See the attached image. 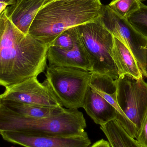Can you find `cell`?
Masks as SVG:
<instances>
[{
    "instance_id": "obj_1",
    "label": "cell",
    "mask_w": 147,
    "mask_h": 147,
    "mask_svg": "<svg viewBox=\"0 0 147 147\" xmlns=\"http://www.w3.org/2000/svg\"><path fill=\"white\" fill-rule=\"evenodd\" d=\"M1 21L0 86L6 88L44 72L49 47L21 32L5 10Z\"/></svg>"
},
{
    "instance_id": "obj_2",
    "label": "cell",
    "mask_w": 147,
    "mask_h": 147,
    "mask_svg": "<svg viewBox=\"0 0 147 147\" xmlns=\"http://www.w3.org/2000/svg\"><path fill=\"white\" fill-rule=\"evenodd\" d=\"M102 6L100 0L52 1L39 10L28 34L49 47L65 30L98 20Z\"/></svg>"
},
{
    "instance_id": "obj_3",
    "label": "cell",
    "mask_w": 147,
    "mask_h": 147,
    "mask_svg": "<svg viewBox=\"0 0 147 147\" xmlns=\"http://www.w3.org/2000/svg\"><path fill=\"white\" fill-rule=\"evenodd\" d=\"M86 121L82 112L64 109L48 117L34 118L23 115L0 104V134L17 131L46 136L76 137L87 135Z\"/></svg>"
},
{
    "instance_id": "obj_4",
    "label": "cell",
    "mask_w": 147,
    "mask_h": 147,
    "mask_svg": "<svg viewBox=\"0 0 147 147\" xmlns=\"http://www.w3.org/2000/svg\"><path fill=\"white\" fill-rule=\"evenodd\" d=\"M80 41L92 65V72L116 80L118 71L112 55L114 36L98 21L77 26Z\"/></svg>"
},
{
    "instance_id": "obj_5",
    "label": "cell",
    "mask_w": 147,
    "mask_h": 147,
    "mask_svg": "<svg viewBox=\"0 0 147 147\" xmlns=\"http://www.w3.org/2000/svg\"><path fill=\"white\" fill-rule=\"evenodd\" d=\"M92 74L81 69L48 65L45 80L62 106L78 109L83 108Z\"/></svg>"
},
{
    "instance_id": "obj_6",
    "label": "cell",
    "mask_w": 147,
    "mask_h": 147,
    "mask_svg": "<svg viewBox=\"0 0 147 147\" xmlns=\"http://www.w3.org/2000/svg\"><path fill=\"white\" fill-rule=\"evenodd\" d=\"M98 21L128 48L142 75L147 79V39L138 32L127 20L118 16L108 5H102Z\"/></svg>"
},
{
    "instance_id": "obj_7",
    "label": "cell",
    "mask_w": 147,
    "mask_h": 147,
    "mask_svg": "<svg viewBox=\"0 0 147 147\" xmlns=\"http://www.w3.org/2000/svg\"><path fill=\"white\" fill-rule=\"evenodd\" d=\"M115 83L117 103L138 132L147 112V82L123 75Z\"/></svg>"
},
{
    "instance_id": "obj_8",
    "label": "cell",
    "mask_w": 147,
    "mask_h": 147,
    "mask_svg": "<svg viewBox=\"0 0 147 147\" xmlns=\"http://www.w3.org/2000/svg\"><path fill=\"white\" fill-rule=\"evenodd\" d=\"M0 95L1 100H14L51 108L63 107L46 81L40 83L37 77L6 87Z\"/></svg>"
},
{
    "instance_id": "obj_9",
    "label": "cell",
    "mask_w": 147,
    "mask_h": 147,
    "mask_svg": "<svg viewBox=\"0 0 147 147\" xmlns=\"http://www.w3.org/2000/svg\"><path fill=\"white\" fill-rule=\"evenodd\" d=\"M3 140L25 147H90L88 135L76 137L46 136L17 131H3Z\"/></svg>"
},
{
    "instance_id": "obj_10",
    "label": "cell",
    "mask_w": 147,
    "mask_h": 147,
    "mask_svg": "<svg viewBox=\"0 0 147 147\" xmlns=\"http://www.w3.org/2000/svg\"><path fill=\"white\" fill-rule=\"evenodd\" d=\"M49 65L71 67L92 71V65L80 41L78 40L73 49L63 50L51 46L47 52Z\"/></svg>"
},
{
    "instance_id": "obj_11",
    "label": "cell",
    "mask_w": 147,
    "mask_h": 147,
    "mask_svg": "<svg viewBox=\"0 0 147 147\" xmlns=\"http://www.w3.org/2000/svg\"><path fill=\"white\" fill-rule=\"evenodd\" d=\"M89 86L115 109L117 113L116 119L125 130L129 134H135L136 127L121 109L117 101L115 80L105 75L93 73Z\"/></svg>"
},
{
    "instance_id": "obj_12",
    "label": "cell",
    "mask_w": 147,
    "mask_h": 147,
    "mask_svg": "<svg viewBox=\"0 0 147 147\" xmlns=\"http://www.w3.org/2000/svg\"><path fill=\"white\" fill-rule=\"evenodd\" d=\"M45 3V0H16L5 9L6 15L13 24L26 34L36 15Z\"/></svg>"
},
{
    "instance_id": "obj_13",
    "label": "cell",
    "mask_w": 147,
    "mask_h": 147,
    "mask_svg": "<svg viewBox=\"0 0 147 147\" xmlns=\"http://www.w3.org/2000/svg\"><path fill=\"white\" fill-rule=\"evenodd\" d=\"M83 108L93 121L98 125H104L116 119L115 109L102 96L94 92L89 86L85 97Z\"/></svg>"
},
{
    "instance_id": "obj_14",
    "label": "cell",
    "mask_w": 147,
    "mask_h": 147,
    "mask_svg": "<svg viewBox=\"0 0 147 147\" xmlns=\"http://www.w3.org/2000/svg\"><path fill=\"white\" fill-rule=\"evenodd\" d=\"M112 55L119 76L127 75L140 79L143 76L140 69L128 48L114 37Z\"/></svg>"
},
{
    "instance_id": "obj_15",
    "label": "cell",
    "mask_w": 147,
    "mask_h": 147,
    "mask_svg": "<svg viewBox=\"0 0 147 147\" xmlns=\"http://www.w3.org/2000/svg\"><path fill=\"white\" fill-rule=\"evenodd\" d=\"M100 128L111 147H144L128 134L116 119L101 125Z\"/></svg>"
},
{
    "instance_id": "obj_16",
    "label": "cell",
    "mask_w": 147,
    "mask_h": 147,
    "mask_svg": "<svg viewBox=\"0 0 147 147\" xmlns=\"http://www.w3.org/2000/svg\"><path fill=\"white\" fill-rule=\"evenodd\" d=\"M1 104L23 115L34 118L48 117L62 111L64 108L38 106L14 100H2Z\"/></svg>"
},
{
    "instance_id": "obj_17",
    "label": "cell",
    "mask_w": 147,
    "mask_h": 147,
    "mask_svg": "<svg viewBox=\"0 0 147 147\" xmlns=\"http://www.w3.org/2000/svg\"><path fill=\"white\" fill-rule=\"evenodd\" d=\"M142 3L141 0H112L108 6L118 16L127 20L140 9Z\"/></svg>"
},
{
    "instance_id": "obj_18",
    "label": "cell",
    "mask_w": 147,
    "mask_h": 147,
    "mask_svg": "<svg viewBox=\"0 0 147 147\" xmlns=\"http://www.w3.org/2000/svg\"><path fill=\"white\" fill-rule=\"evenodd\" d=\"M79 40L77 26L65 30L59 35L51 45L63 50H71Z\"/></svg>"
},
{
    "instance_id": "obj_19",
    "label": "cell",
    "mask_w": 147,
    "mask_h": 147,
    "mask_svg": "<svg viewBox=\"0 0 147 147\" xmlns=\"http://www.w3.org/2000/svg\"><path fill=\"white\" fill-rule=\"evenodd\" d=\"M132 26L147 39V6L142 3L140 9L127 19Z\"/></svg>"
},
{
    "instance_id": "obj_20",
    "label": "cell",
    "mask_w": 147,
    "mask_h": 147,
    "mask_svg": "<svg viewBox=\"0 0 147 147\" xmlns=\"http://www.w3.org/2000/svg\"><path fill=\"white\" fill-rule=\"evenodd\" d=\"M136 140L143 147H147V112L138 131Z\"/></svg>"
},
{
    "instance_id": "obj_21",
    "label": "cell",
    "mask_w": 147,
    "mask_h": 147,
    "mask_svg": "<svg viewBox=\"0 0 147 147\" xmlns=\"http://www.w3.org/2000/svg\"><path fill=\"white\" fill-rule=\"evenodd\" d=\"M90 147H111L109 142L103 139L96 142Z\"/></svg>"
},
{
    "instance_id": "obj_22",
    "label": "cell",
    "mask_w": 147,
    "mask_h": 147,
    "mask_svg": "<svg viewBox=\"0 0 147 147\" xmlns=\"http://www.w3.org/2000/svg\"><path fill=\"white\" fill-rule=\"evenodd\" d=\"M9 4L3 2H0V15L6 9Z\"/></svg>"
},
{
    "instance_id": "obj_23",
    "label": "cell",
    "mask_w": 147,
    "mask_h": 147,
    "mask_svg": "<svg viewBox=\"0 0 147 147\" xmlns=\"http://www.w3.org/2000/svg\"><path fill=\"white\" fill-rule=\"evenodd\" d=\"M16 0H0V2H3L9 4V5H12L15 3Z\"/></svg>"
},
{
    "instance_id": "obj_24",
    "label": "cell",
    "mask_w": 147,
    "mask_h": 147,
    "mask_svg": "<svg viewBox=\"0 0 147 147\" xmlns=\"http://www.w3.org/2000/svg\"><path fill=\"white\" fill-rule=\"evenodd\" d=\"M53 1H85V0H50L48 3Z\"/></svg>"
},
{
    "instance_id": "obj_25",
    "label": "cell",
    "mask_w": 147,
    "mask_h": 147,
    "mask_svg": "<svg viewBox=\"0 0 147 147\" xmlns=\"http://www.w3.org/2000/svg\"><path fill=\"white\" fill-rule=\"evenodd\" d=\"M1 15H0V32H1Z\"/></svg>"
},
{
    "instance_id": "obj_26",
    "label": "cell",
    "mask_w": 147,
    "mask_h": 147,
    "mask_svg": "<svg viewBox=\"0 0 147 147\" xmlns=\"http://www.w3.org/2000/svg\"><path fill=\"white\" fill-rule=\"evenodd\" d=\"M50 1V0H45V4H46V3H48V1Z\"/></svg>"
},
{
    "instance_id": "obj_27",
    "label": "cell",
    "mask_w": 147,
    "mask_h": 147,
    "mask_svg": "<svg viewBox=\"0 0 147 147\" xmlns=\"http://www.w3.org/2000/svg\"><path fill=\"white\" fill-rule=\"evenodd\" d=\"M1 95H0V104H1Z\"/></svg>"
}]
</instances>
